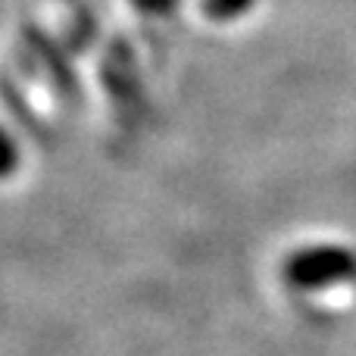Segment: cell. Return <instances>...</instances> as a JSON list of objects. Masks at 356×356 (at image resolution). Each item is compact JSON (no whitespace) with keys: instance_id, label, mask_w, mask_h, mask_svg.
Masks as SVG:
<instances>
[{"instance_id":"cell-2","label":"cell","mask_w":356,"mask_h":356,"mask_svg":"<svg viewBox=\"0 0 356 356\" xmlns=\"http://www.w3.org/2000/svg\"><path fill=\"white\" fill-rule=\"evenodd\" d=\"M250 6H253V0H203V10H207V16L219 19V22H228V19L244 16Z\"/></svg>"},{"instance_id":"cell-4","label":"cell","mask_w":356,"mask_h":356,"mask_svg":"<svg viewBox=\"0 0 356 356\" xmlns=\"http://www.w3.org/2000/svg\"><path fill=\"white\" fill-rule=\"evenodd\" d=\"M131 3H135L138 10H144V13H169L178 0H131Z\"/></svg>"},{"instance_id":"cell-1","label":"cell","mask_w":356,"mask_h":356,"mask_svg":"<svg viewBox=\"0 0 356 356\" xmlns=\"http://www.w3.org/2000/svg\"><path fill=\"white\" fill-rule=\"evenodd\" d=\"M356 278V257L347 247H307L288 257L284 282L297 291H322Z\"/></svg>"},{"instance_id":"cell-3","label":"cell","mask_w":356,"mask_h":356,"mask_svg":"<svg viewBox=\"0 0 356 356\" xmlns=\"http://www.w3.org/2000/svg\"><path fill=\"white\" fill-rule=\"evenodd\" d=\"M19 163V147L3 129H0V178H6Z\"/></svg>"}]
</instances>
